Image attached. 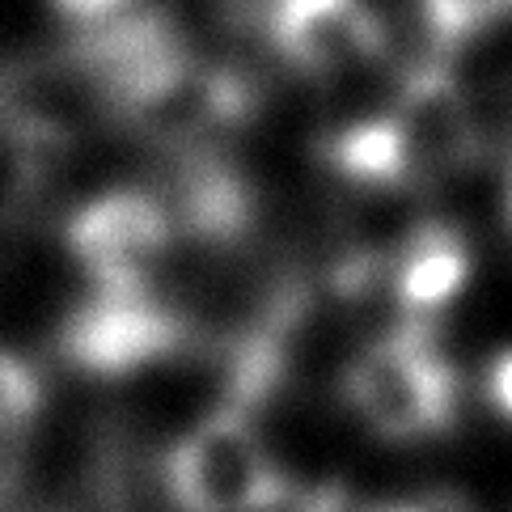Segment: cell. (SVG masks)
<instances>
[{"label": "cell", "mask_w": 512, "mask_h": 512, "mask_svg": "<svg viewBox=\"0 0 512 512\" xmlns=\"http://www.w3.org/2000/svg\"><path fill=\"white\" fill-rule=\"evenodd\" d=\"M343 402L381 441L415 445L441 436L457 419V369L428 322L381 331L343 369Z\"/></svg>", "instance_id": "1"}, {"label": "cell", "mask_w": 512, "mask_h": 512, "mask_svg": "<svg viewBox=\"0 0 512 512\" xmlns=\"http://www.w3.org/2000/svg\"><path fill=\"white\" fill-rule=\"evenodd\" d=\"M161 479L174 512H280L297 496L246 407L199 415L170 445Z\"/></svg>", "instance_id": "2"}, {"label": "cell", "mask_w": 512, "mask_h": 512, "mask_svg": "<svg viewBox=\"0 0 512 512\" xmlns=\"http://www.w3.org/2000/svg\"><path fill=\"white\" fill-rule=\"evenodd\" d=\"M195 343L182 309L144 292H98L77 305L60 331V352L72 373L98 381H127L178 360Z\"/></svg>", "instance_id": "3"}, {"label": "cell", "mask_w": 512, "mask_h": 512, "mask_svg": "<svg viewBox=\"0 0 512 512\" xmlns=\"http://www.w3.org/2000/svg\"><path fill=\"white\" fill-rule=\"evenodd\" d=\"M64 60L94 89L98 106H111L127 123L195 64L182 30L161 9H123L85 26Z\"/></svg>", "instance_id": "4"}, {"label": "cell", "mask_w": 512, "mask_h": 512, "mask_svg": "<svg viewBox=\"0 0 512 512\" xmlns=\"http://www.w3.org/2000/svg\"><path fill=\"white\" fill-rule=\"evenodd\" d=\"M174 216L157 195L106 191L72 216L68 254L98 292H144L170 263Z\"/></svg>", "instance_id": "5"}, {"label": "cell", "mask_w": 512, "mask_h": 512, "mask_svg": "<svg viewBox=\"0 0 512 512\" xmlns=\"http://www.w3.org/2000/svg\"><path fill=\"white\" fill-rule=\"evenodd\" d=\"M386 119L394 127L407 187H432V182L462 174L479 153L474 102L445 64L411 68L398 85V98L390 102Z\"/></svg>", "instance_id": "6"}, {"label": "cell", "mask_w": 512, "mask_h": 512, "mask_svg": "<svg viewBox=\"0 0 512 512\" xmlns=\"http://www.w3.org/2000/svg\"><path fill=\"white\" fill-rule=\"evenodd\" d=\"M263 13L280 60L318 81L364 68L386 43L369 0H267Z\"/></svg>", "instance_id": "7"}, {"label": "cell", "mask_w": 512, "mask_h": 512, "mask_svg": "<svg viewBox=\"0 0 512 512\" xmlns=\"http://www.w3.org/2000/svg\"><path fill=\"white\" fill-rule=\"evenodd\" d=\"M474 267L470 242L453 225H415L398 242L394 259L386 267L390 297L398 305L402 322H428L457 301V292L466 288Z\"/></svg>", "instance_id": "8"}, {"label": "cell", "mask_w": 512, "mask_h": 512, "mask_svg": "<svg viewBox=\"0 0 512 512\" xmlns=\"http://www.w3.org/2000/svg\"><path fill=\"white\" fill-rule=\"evenodd\" d=\"M39 411H43V386L34 369L13 352H0V500L22 479Z\"/></svg>", "instance_id": "9"}, {"label": "cell", "mask_w": 512, "mask_h": 512, "mask_svg": "<svg viewBox=\"0 0 512 512\" xmlns=\"http://www.w3.org/2000/svg\"><path fill=\"white\" fill-rule=\"evenodd\" d=\"M512 9V0H419L428 34L441 47H462L479 39Z\"/></svg>", "instance_id": "10"}, {"label": "cell", "mask_w": 512, "mask_h": 512, "mask_svg": "<svg viewBox=\"0 0 512 512\" xmlns=\"http://www.w3.org/2000/svg\"><path fill=\"white\" fill-rule=\"evenodd\" d=\"M64 22H77V26H98L106 17H115L123 9H132L136 0H47Z\"/></svg>", "instance_id": "11"}, {"label": "cell", "mask_w": 512, "mask_h": 512, "mask_svg": "<svg viewBox=\"0 0 512 512\" xmlns=\"http://www.w3.org/2000/svg\"><path fill=\"white\" fill-rule=\"evenodd\" d=\"M487 398L504 419H512V352L496 356L487 369Z\"/></svg>", "instance_id": "12"}, {"label": "cell", "mask_w": 512, "mask_h": 512, "mask_svg": "<svg viewBox=\"0 0 512 512\" xmlns=\"http://www.w3.org/2000/svg\"><path fill=\"white\" fill-rule=\"evenodd\" d=\"M377 512H474L466 500L449 496V491H432V496H415V500H402V504H386Z\"/></svg>", "instance_id": "13"}, {"label": "cell", "mask_w": 512, "mask_h": 512, "mask_svg": "<svg viewBox=\"0 0 512 512\" xmlns=\"http://www.w3.org/2000/svg\"><path fill=\"white\" fill-rule=\"evenodd\" d=\"M508 216H512V178H508Z\"/></svg>", "instance_id": "14"}]
</instances>
